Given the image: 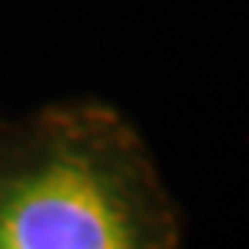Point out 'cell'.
<instances>
[{
	"mask_svg": "<svg viewBox=\"0 0 249 249\" xmlns=\"http://www.w3.org/2000/svg\"><path fill=\"white\" fill-rule=\"evenodd\" d=\"M0 166V249H183V222L158 163L111 111L39 130Z\"/></svg>",
	"mask_w": 249,
	"mask_h": 249,
	"instance_id": "1",
	"label": "cell"
}]
</instances>
